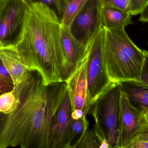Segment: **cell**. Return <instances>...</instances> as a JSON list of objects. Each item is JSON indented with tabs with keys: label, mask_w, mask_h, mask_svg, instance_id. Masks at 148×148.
Returning <instances> with one entry per match:
<instances>
[{
	"label": "cell",
	"mask_w": 148,
	"mask_h": 148,
	"mask_svg": "<svg viewBox=\"0 0 148 148\" xmlns=\"http://www.w3.org/2000/svg\"><path fill=\"white\" fill-rule=\"evenodd\" d=\"M61 41L69 78L85 58L89 44L87 46L83 45L74 37L69 27L62 24Z\"/></svg>",
	"instance_id": "cell-11"
},
{
	"label": "cell",
	"mask_w": 148,
	"mask_h": 148,
	"mask_svg": "<svg viewBox=\"0 0 148 148\" xmlns=\"http://www.w3.org/2000/svg\"><path fill=\"white\" fill-rule=\"evenodd\" d=\"M99 148H109V145L105 139L103 140Z\"/></svg>",
	"instance_id": "cell-27"
},
{
	"label": "cell",
	"mask_w": 148,
	"mask_h": 148,
	"mask_svg": "<svg viewBox=\"0 0 148 148\" xmlns=\"http://www.w3.org/2000/svg\"><path fill=\"white\" fill-rule=\"evenodd\" d=\"M89 44L85 58L76 70L65 82L70 97L73 110H82L86 116L92 106L87 77Z\"/></svg>",
	"instance_id": "cell-8"
},
{
	"label": "cell",
	"mask_w": 148,
	"mask_h": 148,
	"mask_svg": "<svg viewBox=\"0 0 148 148\" xmlns=\"http://www.w3.org/2000/svg\"><path fill=\"white\" fill-rule=\"evenodd\" d=\"M19 100L14 90L1 94L0 97V112L7 114L13 112L17 108Z\"/></svg>",
	"instance_id": "cell-16"
},
{
	"label": "cell",
	"mask_w": 148,
	"mask_h": 148,
	"mask_svg": "<svg viewBox=\"0 0 148 148\" xmlns=\"http://www.w3.org/2000/svg\"><path fill=\"white\" fill-rule=\"evenodd\" d=\"M0 57L1 62L13 79L14 90L16 89L28 78L30 71L14 43L0 45Z\"/></svg>",
	"instance_id": "cell-12"
},
{
	"label": "cell",
	"mask_w": 148,
	"mask_h": 148,
	"mask_svg": "<svg viewBox=\"0 0 148 148\" xmlns=\"http://www.w3.org/2000/svg\"><path fill=\"white\" fill-rule=\"evenodd\" d=\"M29 0H0V45L14 43L24 23Z\"/></svg>",
	"instance_id": "cell-6"
},
{
	"label": "cell",
	"mask_w": 148,
	"mask_h": 148,
	"mask_svg": "<svg viewBox=\"0 0 148 148\" xmlns=\"http://www.w3.org/2000/svg\"><path fill=\"white\" fill-rule=\"evenodd\" d=\"M66 148H76V147H75L74 145H71L70 146H68V147H67Z\"/></svg>",
	"instance_id": "cell-28"
},
{
	"label": "cell",
	"mask_w": 148,
	"mask_h": 148,
	"mask_svg": "<svg viewBox=\"0 0 148 148\" xmlns=\"http://www.w3.org/2000/svg\"><path fill=\"white\" fill-rule=\"evenodd\" d=\"M103 6H111L128 11L130 0H102Z\"/></svg>",
	"instance_id": "cell-21"
},
{
	"label": "cell",
	"mask_w": 148,
	"mask_h": 148,
	"mask_svg": "<svg viewBox=\"0 0 148 148\" xmlns=\"http://www.w3.org/2000/svg\"><path fill=\"white\" fill-rule=\"evenodd\" d=\"M121 96L120 83H113L90 108L95 125L110 148H117Z\"/></svg>",
	"instance_id": "cell-4"
},
{
	"label": "cell",
	"mask_w": 148,
	"mask_h": 148,
	"mask_svg": "<svg viewBox=\"0 0 148 148\" xmlns=\"http://www.w3.org/2000/svg\"><path fill=\"white\" fill-rule=\"evenodd\" d=\"M145 59L142 69L140 81L148 85V51L144 50Z\"/></svg>",
	"instance_id": "cell-22"
},
{
	"label": "cell",
	"mask_w": 148,
	"mask_h": 148,
	"mask_svg": "<svg viewBox=\"0 0 148 148\" xmlns=\"http://www.w3.org/2000/svg\"><path fill=\"white\" fill-rule=\"evenodd\" d=\"M148 124L146 116L132 107L122 92L121 112L117 148H123L133 140L143 126Z\"/></svg>",
	"instance_id": "cell-9"
},
{
	"label": "cell",
	"mask_w": 148,
	"mask_h": 148,
	"mask_svg": "<svg viewBox=\"0 0 148 148\" xmlns=\"http://www.w3.org/2000/svg\"><path fill=\"white\" fill-rule=\"evenodd\" d=\"M139 21L142 22L148 23V6L140 14Z\"/></svg>",
	"instance_id": "cell-26"
},
{
	"label": "cell",
	"mask_w": 148,
	"mask_h": 148,
	"mask_svg": "<svg viewBox=\"0 0 148 148\" xmlns=\"http://www.w3.org/2000/svg\"><path fill=\"white\" fill-rule=\"evenodd\" d=\"M14 84L11 76L1 62L0 67V91L2 94L14 90Z\"/></svg>",
	"instance_id": "cell-19"
},
{
	"label": "cell",
	"mask_w": 148,
	"mask_h": 148,
	"mask_svg": "<svg viewBox=\"0 0 148 148\" xmlns=\"http://www.w3.org/2000/svg\"><path fill=\"white\" fill-rule=\"evenodd\" d=\"M105 29L103 26L89 47L87 77L92 104L113 83L109 75L104 52Z\"/></svg>",
	"instance_id": "cell-5"
},
{
	"label": "cell",
	"mask_w": 148,
	"mask_h": 148,
	"mask_svg": "<svg viewBox=\"0 0 148 148\" xmlns=\"http://www.w3.org/2000/svg\"><path fill=\"white\" fill-rule=\"evenodd\" d=\"M123 148H148V142H131Z\"/></svg>",
	"instance_id": "cell-24"
},
{
	"label": "cell",
	"mask_w": 148,
	"mask_h": 148,
	"mask_svg": "<svg viewBox=\"0 0 148 148\" xmlns=\"http://www.w3.org/2000/svg\"><path fill=\"white\" fill-rule=\"evenodd\" d=\"M70 1H71V0H69V2Z\"/></svg>",
	"instance_id": "cell-30"
},
{
	"label": "cell",
	"mask_w": 148,
	"mask_h": 148,
	"mask_svg": "<svg viewBox=\"0 0 148 148\" xmlns=\"http://www.w3.org/2000/svg\"><path fill=\"white\" fill-rule=\"evenodd\" d=\"M72 110V103L66 86L55 115L52 148H66L69 146L68 140Z\"/></svg>",
	"instance_id": "cell-10"
},
{
	"label": "cell",
	"mask_w": 148,
	"mask_h": 148,
	"mask_svg": "<svg viewBox=\"0 0 148 148\" xmlns=\"http://www.w3.org/2000/svg\"><path fill=\"white\" fill-rule=\"evenodd\" d=\"M84 116L86 115L82 110L75 109L72 110L71 117L73 120H78Z\"/></svg>",
	"instance_id": "cell-25"
},
{
	"label": "cell",
	"mask_w": 148,
	"mask_h": 148,
	"mask_svg": "<svg viewBox=\"0 0 148 148\" xmlns=\"http://www.w3.org/2000/svg\"><path fill=\"white\" fill-rule=\"evenodd\" d=\"M119 83L122 92L130 105L146 116L148 114V85L137 80H126Z\"/></svg>",
	"instance_id": "cell-13"
},
{
	"label": "cell",
	"mask_w": 148,
	"mask_h": 148,
	"mask_svg": "<svg viewBox=\"0 0 148 148\" xmlns=\"http://www.w3.org/2000/svg\"><path fill=\"white\" fill-rule=\"evenodd\" d=\"M148 142V124L142 127L131 142Z\"/></svg>",
	"instance_id": "cell-23"
},
{
	"label": "cell",
	"mask_w": 148,
	"mask_h": 148,
	"mask_svg": "<svg viewBox=\"0 0 148 148\" xmlns=\"http://www.w3.org/2000/svg\"><path fill=\"white\" fill-rule=\"evenodd\" d=\"M88 0H71L69 3L61 19L62 25L69 27L75 16Z\"/></svg>",
	"instance_id": "cell-17"
},
{
	"label": "cell",
	"mask_w": 148,
	"mask_h": 148,
	"mask_svg": "<svg viewBox=\"0 0 148 148\" xmlns=\"http://www.w3.org/2000/svg\"><path fill=\"white\" fill-rule=\"evenodd\" d=\"M146 119H147V121L148 123V114L146 116Z\"/></svg>",
	"instance_id": "cell-29"
},
{
	"label": "cell",
	"mask_w": 148,
	"mask_h": 148,
	"mask_svg": "<svg viewBox=\"0 0 148 148\" xmlns=\"http://www.w3.org/2000/svg\"><path fill=\"white\" fill-rule=\"evenodd\" d=\"M61 27V19L51 9L29 0L22 29L14 44L29 71L37 72L46 85L65 82L68 78Z\"/></svg>",
	"instance_id": "cell-2"
},
{
	"label": "cell",
	"mask_w": 148,
	"mask_h": 148,
	"mask_svg": "<svg viewBox=\"0 0 148 148\" xmlns=\"http://www.w3.org/2000/svg\"><path fill=\"white\" fill-rule=\"evenodd\" d=\"M102 0H88L69 26L74 37L87 46L103 27Z\"/></svg>",
	"instance_id": "cell-7"
},
{
	"label": "cell",
	"mask_w": 148,
	"mask_h": 148,
	"mask_svg": "<svg viewBox=\"0 0 148 148\" xmlns=\"http://www.w3.org/2000/svg\"><path fill=\"white\" fill-rule=\"evenodd\" d=\"M148 6V0H130L128 11L132 16L140 14Z\"/></svg>",
	"instance_id": "cell-20"
},
{
	"label": "cell",
	"mask_w": 148,
	"mask_h": 148,
	"mask_svg": "<svg viewBox=\"0 0 148 148\" xmlns=\"http://www.w3.org/2000/svg\"><path fill=\"white\" fill-rule=\"evenodd\" d=\"M86 116H84L78 120L72 119L69 133V146L72 145L71 143L76 137L80 138L89 128V122Z\"/></svg>",
	"instance_id": "cell-15"
},
{
	"label": "cell",
	"mask_w": 148,
	"mask_h": 148,
	"mask_svg": "<svg viewBox=\"0 0 148 148\" xmlns=\"http://www.w3.org/2000/svg\"><path fill=\"white\" fill-rule=\"evenodd\" d=\"M128 11L111 6H103L102 10L103 26L106 29L125 28L133 23Z\"/></svg>",
	"instance_id": "cell-14"
},
{
	"label": "cell",
	"mask_w": 148,
	"mask_h": 148,
	"mask_svg": "<svg viewBox=\"0 0 148 148\" xmlns=\"http://www.w3.org/2000/svg\"></svg>",
	"instance_id": "cell-31"
},
{
	"label": "cell",
	"mask_w": 148,
	"mask_h": 148,
	"mask_svg": "<svg viewBox=\"0 0 148 148\" xmlns=\"http://www.w3.org/2000/svg\"><path fill=\"white\" fill-rule=\"evenodd\" d=\"M105 29V59L112 82L140 81L145 59L144 50L132 41L125 28Z\"/></svg>",
	"instance_id": "cell-3"
},
{
	"label": "cell",
	"mask_w": 148,
	"mask_h": 148,
	"mask_svg": "<svg viewBox=\"0 0 148 148\" xmlns=\"http://www.w3.org/2000/svg\"><path fill=\"white\" fill-rule=\"evenodd\" d=\"M35 2H41L46 5L54 11L58 17L61 19L63 16L67 6L68 4L69 0H31Z\"/></svg>",
	"instance_id": "cell-18"
},
{
	"label": "cell",
	"mask_w": 148,
	"mask_h": 148,
	"mask_svg": "<svg viewBox=\"0 0 148 148\" xmlns=\"http://www.w3.org/2000/svg\"><path fill=\"white\" fill-rule=\"evenodd\" d=\"M66 87L65 82L46 85L40 74L30 71L14 90L17 108L1 114L0 148H52L55 115Z\"/></svg>",
	"instance_id": "cell-1"
}]
</instances>
